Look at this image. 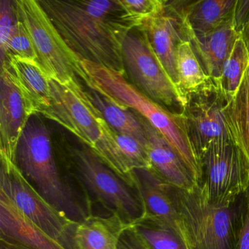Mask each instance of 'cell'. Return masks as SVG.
<instances>
[{
    "mask_svg": "<svg viewBox=\"0 0 249 249\" xmlns=\"http://www.w3.org/2000/svg\"><path fill=\"white\" fill-rule=\"evenodd\" d=\"M42 8L80 62L88 61L124 74L122 43L142 25L121 0H41Z\"/></svg>",
    "mask_w": 249,
    "mask_h": 249,
    "instance_id": "cell-1",
    "label": "cell"
},
{
    "mask_svg": "<svg viewBox=\"0 0 249 249\" xmlns=\"http://www.w3.org/2000/svg\"><path fill=\"white\" fill-rule=\"evenodd\" d=\"M49 84L50 106L41 115L79 138L129 186H135L134 171L119 150L111 128L79 80L63 84L50 78Z\"/></svg>",
    "mask_w": 249,
    "mask_h": 249,
    "instance_id": "cell-2",
    "label": "cell"
},
{
    "mask_svg": "<svg viewBox=\"0 0 249 249\" xmlns=\"http://www.w3.org/2000/svg\"><path fill=\"white\" fill-rule=\"evenodd\" d=\"M81 64L87 87L145 118L173 147L198 184L200 165L189 139L184 116L168 110L142 94L129 82L124 74L88 61H81Z\"/></svg>",
    "mask_w": 249,
    "mask_h": 249,
    "instance_id": "cell-3",
    "label": "cell"
},
{
    "mask_svg": "<svg viewBox=\"0 0 249 249\" xmlns=\"http://www.w3.org/2000/svg\"><path fill=\"white\" fill-rule=\"evenodd\" d=\"M188 249H237L243 216V194L229 207H217L203 199L199 187L188 192L167 183Z\"/></svg>",
    "mask_w": 249,
    "mask_h": 249,
    "instance_id": "cell-4",
    "label": "cell"
},
{
    "mask_svg": "<svg viewBox=\"0 0 249 249\" xmlns=\"http://www.w3.org/2000/svg\"><path fill=\"white\" fill-rule=\"evenodd\" d=\"M16 163L36 190L59 212L75 223L88 217L61 176L47 126L33 116L18 141Z\"/></svg>",
    "mask_w": 249,
    "mask_h": 249,
    "instance_id": "cell-5",
    "label": "cell"
},
{
    "mask_svg": "<svg viewBox=\"0 0 249 249\" xmlns=\"http://www.w3.org/2000/svg\"><path fill=\"white\" fill-rule=\"evenodd\" d=\"M199 162V192L214 206H230L249 186V161L232 139L211 142Z\"/></svg>",
    "mask_w": 249,
    "mask_h": 249,
    "instance_id": "cell-6",
    "label": "cell"
},
{
    "mask_svg": "<svg viewBox=\"0 0 249 249\" xmlns=\"http://www.w3.org/2000/svg\"><path fill=\"white\" fill-rule=\"evenodd\" d=\"M16 14L27 27L38 62L48 77L67 84L85 73L81 62L67 46L37 0H15Z\"/></svg>",
    "mask_w": 249,
    "mask_h": 249,
    "instance_id": "cell-7",
    "label": "cell"
},
{
    "mask_svg": "<svg viewBox=\"0 0 249 249\" xmlns=\"http://www.w3.org/2000/svg\"><path fill=\"white\" fill-rule=\"evenodd\" d=\"M122 59L130 84L168 110L181 113L184 98L156 56L142 25L132 28L125 37Z\"/></svg>",
    "mask_w": 249,
    "mask_h": 249,
    "instance_id": "cell-8",
    "label": "cell"
},
{
    "mask_svg": "<svg viewBox=\"0 0 249 249\" xmlns=\"http://www.w3.org/2000/svg\"><path fill=\"white\" fill-rule=\"evenodd\" d=\"M78 176L90 193L114 213L122 225H133L144 218L145 208L130 186L106 165L89 148L73 151Z\"/></svg>",
    "mask_w": 249,
    "mask_h": 249,
    "instance_id": "cell-9",
    "label": "cell"
},
{
    "mask_svg": "<svg viewBox=\"0 0 249 249\" xmlns=\"http://www.w3.org/2000/svg\"><path fill=\"white\" fill-rule=\"evenodd\" d=\"M0 191L29 219L69 249V240L73 239L78 223L52 206L24 177L16 163L1 161Z\"/></svg>",
    "mask_w": 249,
    "mask_h": 249,
    "instance_id": "cell-10",
    "label": "cell"
},
{
    "mask_svg": "<svg viewBox=\"0 0 249 249\" xmlns=\"http://www.w3.org/2000/svg\"><path fill=\"white\" fill-rule=\"evenodd\" d=\"M181 113L186 119L191 143L199 160L214 141L231 139L224 116L227 99L214 84L188 94Z\"/></svg>",
    "mask_w": 249,
    "mask_h": 249,
    "instance_id": "cell-11",
    "label": "cell"
},
{
    "mask_svg": "<svg viewBox=\"0 0 249 249\" xmlns=\"http://www.w3.org/2000/svg\"><path fill=\"white\" fill-rule=\"evenodd\" d=\"M30 118L31 115L8 65L2 64L0 75L1 161L16 163L18 141Z\"/></svg>",
    "mask_w": 249,
    "mask_h": 249,
    "instance_id": "cell-12",
    "label": "cell"
},
{
    "mask_svg": "<svg viewBox=\"0 0 249 249\" xmlns=\"http://www.w3.org/2000/svg\"><path fill=\"white\" fill-rule=\"evenodd\" d=\"M237 0H197L167 2L177 17L186 40L203 36L234 18Z\"/></svg>",
    "mask_w": 249,
    "mask_h": 249,
    "instance_id": "cell-13",
    "label": "cell"
},
{
    "mask_svg": "<svg viewBox=\"0 0 249 249\" xmlns=\"http://www.w3.org/2000/svg\"><path fill=\"white\" fill-rule=\"evenodd\" d=\"M137 116L146 135L151 170L170 186L188 192L195 190L197 183L173 147L145 118L138 113Z\"/></svg>",
    "mask_w": 249,
    "mask_h": 249,
    "instance_id": "cell-14",
    "label": "cell"
},
{
    "mask_svg": "<svg viewBox=\"0 0 249 249\" xmlns=\"http://www.w3.org/2000/svg\"><path fill=\"white\" fill-rule=\"evenodd\" d=\"M1 238L28 249H69L46 234L0 191Z\"/></svg>",
    "mask_w": 249,
    "mask_h": 249,
    "instance_id": "cell-15",
    "label": "cell"
},
{
    "mask_svg": "<svg viewBox=\"0 0 249 249\" xmlns=\"http://www.w3.org/2000/svg\"><path fill=\"white\" fill-rule=\"evenodd\" d=\"M142 27L156 56L178 88L176 52L179 43L186 39L180 21L166 5L163 14L144 21Z\"/></svg>",
    "mask_w": 249,
    "mask_h": 249,
    "instance_id": "cell-16",
    "label": "cell"
},
{
    "mask_svg": "<svg viewBox=\"0 0 249 249\" xmlns=\"http://www.w3.org/2000/svg\"><path fill=\"white\" fill-rule=\"evenodd\" d=\"M3 63L8 65L30 114H41L51 103L50 78L41 65L17 56H8Z\"/></svg>",
    "mask_w": 249,
    "mask_h": 249,
    "instance_id": "cell-17",
    "label": "cell"
},
{
    "mask_svg": "<svg viewBox=\"0 0 249 249\" xmlns=\"http://www.w3.org/2000/svg\"><path fill=\"white\" fill-rule=\"evenodd\" d=\"M234 18L219 28L208 34L189 38L202 68L216 85L223 66L230 56L236 40L240 37Z\"/></svg>",
    "mask_w": 249,
    "mask_h": 249,
    "instance_id": "cell-18",
    "label": "cell"
},
{
    "mask_svg": "<svg viewBox=\"0 0 249 249\" xmlns=\"http://www.w3.org/2000/svg\"><path fill=\"white\" fill-rule=\"evenodd\" d=\"M134 178L135 187L139 192L145 208L144 218L159 220L174 229L181 236L177 211L167 191V183L152 170L147 169L134 170Z\"/></svg>",
    "mask_w": 249,
    "mask_h": 249,
    "instance_id": "cell-19",
    "label": "cell"
},
{
    "mask_svg": "<svg viewBox=\"0 0 249 249\" xmlns=\"http://www.w3.org/2000/svg\"><path fill=\"white\" fill-rule=\"evenodd\" d=\"M224 116L231 139L249 161V67L237 92L227 100Z\"/></svg>",
    "mask_w": 249,
    "mask_h": 249,
    "instance_id": "cell-20",
    "label": "cell"
},
{
    "mask_svg": "<svg viewBox=\"0 0 249 249\" xmlns=\"http://www.w3.org/2000/svg\"><path fill=\"white\" fill-rule=\"evenodd\" d=\"M87 92L110 128L118 133L130 135L147 146V138L137 114L113 103L95 90L87 87Z\"/></svg>",
    "mask_w": 249,
    "mask_h": 249,
    "instance_id": "cell-21",
    "label": "cell"
},
{
    "mask_svg": "<svg viewBox=\"0 0 249 249\" xmlns=\"http://www.w3.org/2000/svg\"><path fill=\"white\" fill-rule=\"evenodd\" d=\"M176 70L178 78V88L183 98L213 82L202 68L192 43L186 39L182 40L178 46Z\"/></svg>",
    "mask_w": 249,
    "mask_h": 249,
    "instance_id": "cell-22",
    "label": "cell"
},
{
    "mask_svg": "<svg viewBox=\"0 0 249 249\" xmlns=\"http://www.w3.org/2000/svg\"><path fill=\"white\" fill-rule=\"evenodd\" d=\"M119 238V233L110 223L94 216L78 223L73 233L75 249H118Z\"/></svg>",
    "mask_w": 249,
    "mask_h": 249,
    "instance_id": "cell-23",
    "label": "cell"
},
{
    "mask_svg": "<svg viewBox=\"0 0 249 249\" xmlns=\"http://www.w3.org/2000/svg\"><path fill=\"white\" fill-rule=\"evenodd\" d=\"M147 249H188L181 236L155 218H142L132 225Z\"/></svg>",
    "mask_w": 249,
    "mask_h": 249,
    "instance_id": "cell-24",
    "label": "cell"
},
{
    "mask_svg": "<svg viewBox=\"0 0 249 249\" xmlns=\"http://www.w3.org/2000/svg\"><path fill=\"white\" fill-rule=\"evenodd\" d=\"M249 67V53L241 36L237 39L230 56L224 62L221 76L216 84L227 100L237 92L243 75Z\"/></svg>",
    "mask_w": 249,
    "mask_h": 249,
    "instance_id": "cell-25",
    "label": "cell"
},
{
    "mask_svg": "<svg viewBox=\"0 0 249 249\" xmlns=\"http://www.w3.org/2000/svg\"><path fill=\"white\" fill-rule=\"evenodd\" d=\"M112 131L124 158L133 171L137 169H152L146 145L130 135Z\"/></svg>",
    "mask_w": 249,
    "mask_h": 249,
    "instance_id": "cell-26",
    "label": "cell"
},
{
    "mask_svg": "<svg viewBox=\"0 0 249 249\" xmlns=\"http://www.w3.org/2000/svg\"><path fill=\"white\" fill-rule=\"evenodd\" d=\"M9 56H17L24 59L38 60L31 36L24 23L18 18L7 44L5 57L1 64L3 63Z\"/></svg>",
    "mask_w": 249,
    "mask_h": 249,
    "instance_id": "cell-27",
    "label": "cell"
},
{
    "mask_svg": "<svg viewBox=\"0 0 249 249\" xmlns=\"http://www.w3.org/2000/svg\"><path fill=\"white\" fill-rule=\"evenodd\" d=\"M125 9L142 24L144 21L163 14L167 1L163 0H121Z\"/></svg>",
    "mask_w": 249,
    "mask_h": 249,
    "instance_id": "cell-28",
    "label": "cell"
},
{
    "mask_svg": "<svg viewBox=\"0 0 249 249\" xmlns=\"http://www.w3.org/2000/svg\"><path fill=\"white\" fill-rule=\"evenodd\" d=\"M17 21L14 1H0V60L5 57V50Z\"/></svg>",
    "mask_w": 249,
    "mask_h": 249,
    "instance_id": "cell-29",
    "label": "cell"
},
{
    "mask_svg": "<svg viewBox=\"0 0 249 249\" xmlns=\"http://www.w3.org/2000/svg\"><path fill=\"white\" fill-rule=\"evenodd\" d=\"M243 216L239 231L237 249H249V186L243 193Z\"/></svg>",
    "mask_w": 249,
    "mask_h": 249,
    "instance_id": "cell-30",
    "label": "cell"
},
{
    "mask_svg": "<svg viewBox=\"0 0 249 249\" xmlns=\"http://www.w3.org/2000/svg\"><path fill=\"white\" fill-rule=\"evenodd\" d=\"M249 17V0H237L234 9V21L240 34ZM241 36V35H240Z\"/></svg>",
    "mask_w": 249,
    "mask_h": 249,
    "instance_id": "cell-31",
    "label": "cell"
},
{
    "mask_svg": "<svg viewBox=\"0 0 249 249\" xmlns=\"http://www.w3.org/2000/svg\"><path fill=\"white\" fill-rule=\"evenodd\" d=\"M0 249H28L24 246H20L17 243H13L9 240H5L1 238V248Z\"/></svg>",
    "mask_w": 249,
    "mask_h": 249,
    "instance_id": "cell-32",
    "label": "cell"
},
{
    "mask_svg": "<svg viewBox=\"0 0 249 249\" xmlns=\"http://www.w3.org/2000/svg\"><path fill=\"white\" fill-rule=\"evenodd\" d=\"M241 37L243 40H244L245 44H246V48H247L248 52L249 53V17L243 27V30L241 31Z\"/></svg>",
    "mask_w": 249,
    "mask_h": 249,
    "instance_id": "cell-33",
    "label": "cell"
}]
</instances>
